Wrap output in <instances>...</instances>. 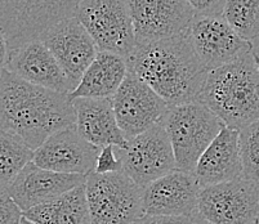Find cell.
I'll list each match as a JSON object with an SVG mask.
<instances>
[{
	"label": "cell",
	"instance_id": "obj_8",
	"mask_svg": "<svg viewBox=\"0 0 259 224\" xmlns=\"http://www.w3.org/2000/svg\"><path fill=\"white\" fill-rule=\"evenodd\" d=\"M197 215L205 224H259V188L244 178L201 188Z\"/></svg>",
	"mask_w": 259,
	"mask_h": 224
},
{
	"label": "cell",
	"instance_id": "obj_1",
	"mask_svg": "<svg viewBox=\"0 0 259 224\" xmlns=\"http://www.w3.org/2000/svg\"><path fill=\"white\" fill-rule=\"evenodd\" d=\"M75 122L69 94L34 85L7 68L0 71V126L20 137L32 151Z\"/></svg>",
	"mask_w": 259,
	"mask_h": 224
},
{
	"label": "cell",
	"instance_id": "obj_15",
	"mask_svg": "<svg viewBox=\"0 0 259 224\" xmlns=\"http://www.w3.org/2000/svg\"><path fill=\"white\" fill-rule=\"evenodd\" d=\"M200 190L194 174L174 169L143 188V213L166 216L196 214Z\"/></svg>",
	"mask_w": 259,
	"mask_h": 224
},
{
	"label": "cell",
	"instance_id": "obj_4",
	"mask_svg": "<svg viewBox=\"0 0 259 224\" xmlns=\"http://www.w3.org/2000/svg\"><path fill=\"white\" fill-rule=\"evenodd\" d=\"M162 122L173 147L176 169L192 174L202 153L225 126L200 102L169 106Z\"/></svg>",
	"mask_w": 259,
	"mask_h": 224
},
{
	"label": "cell",
	"instance_id": "obj_24",
	"mask_svg": "<svg viewBox=\"0 0 259 224\" xmlns=\"http://www.w3.org/2000/svg\"><path fill=\"white\" fill-rule=\"evenodd\" d=\"M242 178L259 188V120L240 130Z\"/></svg>",
	"mask_w": 259,
	"mask_h": 224
},
{
	"label": "cell",
	"instance_id": "obj_9",
	"mask_svg": "<svg viewBox=\"0 0 259 224\" xmlns=\"http://www.w3.org/2000/svg\"><path fill=\"white\" fill-rule=\"evenodd\" d=\"M122 173L141 188L176 169V157L164 122L129 139L125 147H117Z\"/></svg>",
	"mask_w": 259,
	"mask_h": 224
},
{
	"label": "cell",
	"instance_id": "obj_16",
	"mask_svg": "<svg viewBox=\"0 0 259 224\" xmlns=\"http://www.w3.org/2000/svg\"><path fill=\"white\" fill-rule=\"evenodd\" d=\"M87 175L63 174L29 162L7 192L23 213L85 185Z\"/></svg>",
	"mask_w": 259,
	"mask_h": 224
},
{
	"label": "cell",
	"instance_id": "obj_6",
	"mask_svg": "<svg viewBox=\"0 0 259 224\" xmlns=\"http://www.w3.org/2000/svg\"><path fill=\"white\" fill-rule=\"evenodd\" d=\"M81 0H0V31L9 48L37 40L51 27L74 16Z\"/></svg>",
	"mask_w": 259,
	"mask_h": 224
},
{
	"label": "cell",
	"instance_id": "obj_19",
	"mask_svg": "<svg viewBox=\"0 0 259 224\" xmlns=\"http://www.w3.org/2000/svg\"><path fill=\"white\" fill-rule=\"evenodd\" d=\"M72 105L76 114L75 126L87 142L98 148L125 147L128 141L115 116L111 98H76L72 100Z\"/></svg>",
	"mask_w": 259,
	"mask_h": 224
},
{
	"label": "cell",
	"instance_id": "obj_3",
	"mask_svg": "<svg viewBox=\"0 0 259 224\" xmlns=\"http://www.w3.org/2000/svg\"><path fill=\"white\" fill-rule=\"evenodd\" d=\"M254 49L234 62L209 71L197 102L227 128L241 129L259 120V71Z\"/></svg>",
	"mask_w": 259,
	"mask_h": 224
},
{
	"label": "cell",
	"instance_id": "obj_25",
	"mask_svg": "<svg viewBox=\"0 0 259 224\" xmlns=\"http://www.w3.org/2000/svg\"><path fill=\"white\" fill-rule=\"evenodd\" d=\"M122 165L117 147L115 146H106L101 148L98 153L97 162L94 167V173L97 174H111L121 171Z\"/></svg>",
	"mask_w": 259,
	"mask_h": 224
},
{
	"label": "cell",
	"instance_id": "obj_11",
	"mask_svg": "<svg viewBox=\"0 0 259 224\" xmlns=\"http://www.w3.org/2000/svg\"><path fill=\"white\" fill-rule=\"evenodd\" d=\"M137 46L177 36L190 30L194 9L186 0H125Z\"/></svg>",
	"mask_w": 259,
	"mask_h": 224
},
{
	"label": "cell",
	"instance_id": "obj_2",
	"mask_svg": "<svg viewBox=\"0 0 259 224\" xmlns=\"http://www.w3.org/2000/svg\"><path fill=\"white\" fill-rule=\"evenodd\" d=\"M128 68L169 106L197 102L209 70L195 52L190 30L177 36L136 46Z\"/></svg>",
	"mask_w": 259,
	"mask_h": 224
},
{
	"label": "cell",
	"instance_id": "obj_10",
	"mask_svg": "<svg viewBox=\"0 0 259 224\" xmlns=\"http://www.w3.org/2000/svg\"><path fill=\"white\" fill-rule=\"evenodd\" d=\"M111 100L126 141L161 122L169 110L168 103L132 70Z\"/></svg>",
	"mask_w": 259,
	"mask_h": 224
},
{
	"label": "cell",
	"instance_id": "obj_7",
	"mask_svg": "<svg viewBox=\"0 0 259 224\" xmlns=\"http://www.w3.org/2000/svg\"><path fill=\"white\" fill-rule=\"evenodd\" d=\"M75 17L94 40L98 52L131 57L136 49L133 20L125 0H81Z\"/></svg>",
	"mask_w": 259,
	"mask_h": 224
},
{
	"label": "cell",
	"instance_id": "obj_12",
	"mask_svg": "<svg viewBox=\"0 0 259 224\" xmlns=\"http://www.w3.org/2000/svg\"><path fill=\"white\" fill-rule=\"evenodd\" d=\"M40 40L48 47L69 80L72 92L98 54L94 40L75 16L65 18Z\"/></svg>",
	"mask_w": 259,
	"mask_h": 224
},
{
	"label": "cell",
	"instance_id": "obj_18",
	"mask_svg": "<svg viewBox=\"0 0 259 224\" xmlns=\"http://www.w3.org/2000/svg\"><path fill=\"white\" fill-rule=\"evenodd\" d=\"M194 175L201 188L241 179L240 130L223 126L200 157Z\"/></svg>",
	"mask_w": 259,
	"mask_h": 224
},
{
	"label": "cell",
	"instance_id": "obj_5",
	"mask_svg": "<svg viewBox=\"0 0 259 224\" xmlns=\"http://www.w3.org/2000/svg\"><path fill=\"white\" fill-rule=\"evenodd\" d=\"M92 224H134L145 216L143 188L125 173H91L85 182Z\"/></svg>",
	"mask_w": 259,
	"mask_h": 224
},
{
	"label": "cell",
	"instance_id": "obj_32",
	"mask_svg": "<svg viewBox=\"0 0 259 224\" xmlns=\"http://www.w3.org/2000/svg\"><path fill=\"white\" fill-rule=\"evenodd\" d=\"M134 224H136V223H134Z\"/></svg>",
	"mask_w": 259,
	"mask_h": 224
},
{
	"label": "cell",
	"instance_id": "obj_31",
	"mask_svg": "<svg viewBox=\"0 0 259 224\" xmlns=\"http://www.w3.org/2000/svg\"><path fill=\"white\" fill-rule=\"evenodd\" d=\"M21 224H35V223H32V221H30L29 219H26L25 216H23V219H22V223Z\"/></svg>",
	"mask_w": 259,
	"mask_h": 224
},
{
	"label": "cell",
	"instance_id": "obj_29",
	"mask_svg": "<svg viewBox=\"0 0 259 224\" xmlns=\"http://www.w3.org/2000/svg\"><path fill=\"white\" fill-rule=\"evenodd\" d=\"M9 52H11V48H9L8 40H7L6 35L0 31V71L7 67V63H8L9 58Z\"/></svg>",
	"mask_w": 259,
	"mask_h": 224
},
{
	"label": "cell",
	"instance_id": "obj_14",
	"mask_svg": "<svg viewBox=\"0 0 259 224\" xmlns=\"http://www.w3.org/2000/svg\"><path fill=\"white\" fill-rule=\"evenodd\" d=\"M101 148L87 142L76 126L54 133L34 151L32 162L47 170L89 175L94 171Z\"/></svg>",
	"mask_w": 259,
	"mask_h": 224
},
{
	"label": "cell",
	"instance_id": "obj_28",
	"mask_svg": "<svg viewBox=\"0 0 259 224\" xmlns=\"http://www.w3.org/2000/svg\"><path fill=\"white\" fill-rule=\"evenodd\" d=\"M196 16H222L227 0H186Z\"/></svg>",
	"mask_w": 259,
	"mask_h": 224
},
{
	"label": "cell",
	"instance_id": "obj_21",
	"mask_svg": "<svg viewBox=\"0 0 259 224\" xmlns=\"http://www.w3.org/2000/svg\"><path fill=\"white\" fill-rule=\"evenodd\" d=\"M35 224H92L85 185L23 213Z\"/></svg>",
	"mask_w": 259,
	"mask_h": 224
},
{
	"label": "cell",
	"instance_id": "obj_20",
	"mask_svg": "<svg viewBox=\"0 0 259 224\" xmlns=\"http://www.w3.org/2000/svg\"><path fill=\"white\" fill-rule=\"evenodd\" d=\"M128 71V62L124 57L107 52H98L96 60L84 72L79 85L69 94L70 98H112L125 80Z\"/></svg>",
	"mask_w": 259,
	"mask_h": 224
},
{
	"label": "cell",
	"instance_id": "obj_22",
	"mask_svg": "<svg viewBox=\"0 0 259 224\" xmlns=\"http://www.w3.org/2000/svg\"><path fill=\"white\" fill-rule=\"evenodd\" d=\"M34 151L15 133L0 126V197L6 196L23 167L32 161Z\"/></svg>",
	"mask_w": 259,
	"mask_h": 224
},
{
	"label": "cell",
	"instance_id": "obj_17",
	"mask_svg": "<svg viewBox=\"0 0 259 224\" xmlns=\"http://www.w3.org/2000/svg\"><path fill=\"white\" fill-rule=\"evenodd\" d=\"M6 68L34 85L63 94L72 93L71 85L60 63L40 39L11 49Z\"/></svg>",
	"mask_w": 259,
	"mask_h": 224
},
{
	"label": "cell",
	"instance_id": "obj_26",
	"mask_svg": "<svg viewBox=\"0 0 259 224\" xmlns=\"http://www.w3.org/2000/svg\"><path fill=\"white\" fill-rule=\"evenodd\" d=\"M23 211L9 196L0 197V224H21Z\"/></svg>",
	"mask_w": 259,
	"mask_h": 224
},
{
	"label": "cell",
	"instance_id": "obj_30",
	"mask_svg": "<svg viewBox=\"0 0 259 224\" xmlns=\"http://www.w3.org/2000/svg\"><path fill=\"white\" fill-rule=\"evenodd\" d=\"M254 60H255V65L256 67H258V71H259V56L256 52H254Z\"/></svg>",
	"mask_w": 259,
	"mask_h": 224
},
{
	"label": "cell",
	"instance_id": "obj_23",
	"mask_svg": "<svg viewBox=\"0 0 259 224\" xmlns=\"http://www.w3.org/2000/svg\"><path fill=\"white\" fill-rule=\"evenodd\" d=\"M222 17L246 41L259 37V0H227Z\"/></svg>",
	"mask_w": 259,
	"mask_h": 224
},
{
	"label": "cell",
	"instance_id": "obj_13",
	"mask_svg": "<svg viewBox=\"0 0 259 224\" xmlns=\"http://www.w3.org/2000/svg\"><path fill=\"white\" fill-rule=\"evenodd\" d=\"M190 35L195 52L209 71L234 62L254 49L222 16H195Z\"/></svg>",
	"mask_w": 259,
	"mask_h": 224
},
{
	"label": "cell",
	"instance_id": "obj_27",
	"mask_svg": "<svg viewBox=\"0 0 259 224\" xmlns=\"http://www.w3.org/2000/svg\"><path fill=\"white\" fill-rule=\"evenodd\" d=\"M136 224H205L199 215H180V216H166V215H145Z\"/></svg>",
	"mask_w": 259,
	"mask_h": 224
}]
</instances>
